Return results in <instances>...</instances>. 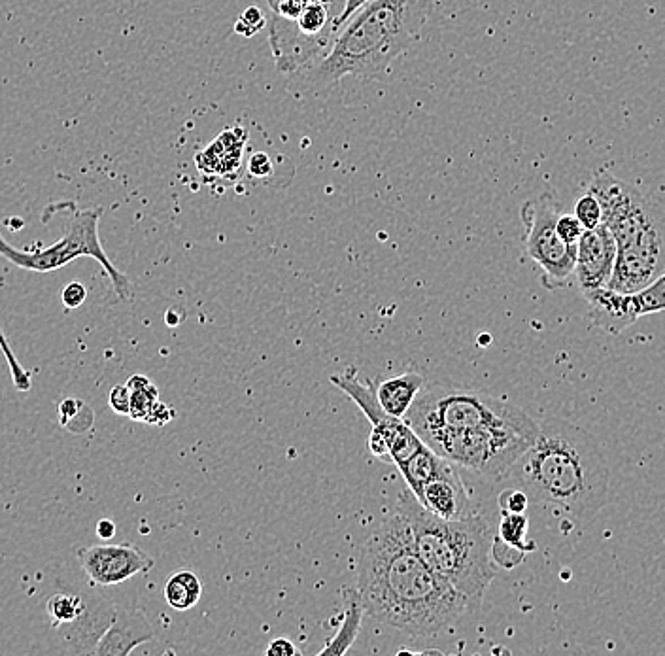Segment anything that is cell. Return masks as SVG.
Returning a JSON list of instances; mask_svg holds the SVG:
<instances>
[{"mask_svg":"<svg viewBox=\"0 0 665 656\" xmlns=\"http://www.w3.org/2000/svg\"><path fill=\"white\" fill-rule=\"evenodd\" d=\"M356 590L371 619L414 638L439 636L471 613L460 592L420 558L409 518L399 505L363 543Z\"/></svg>","mask_w":665,"mask_h":656,"instance_id":"6da1fadb","label":"cell"},{"mask_svg":"<svg viewBox=\"0 0 665 656\" xmlns=\"http://www.w3.org/2000/svg\"><path fill=\"white\" fill-rule=\"evenodd\" d=\"M507 477L531 500L588 522L605 505L611 471L594 435L562 418H546L539 422L537 439Z\"/></svg>","mask_w":665,"mask_h":656,"instance_id":"7a4b0ae2","label":"cell"},{"mask_svg":"<svg viewBox=\"0 0 665 656\" xmlns=\"http://www.w3.org/2000/svg\"><path fill=\"white\" fill-rule=\"evenodd\" d=\"M431 0H371L335 38L324 59L305 70L314 89H329L346 76L382 78L420 38Z\"/></svg>","mask_w":665,"mask_h":656,"instance_id":"3957f363","label":"cell"},{"mask_svg":"<svg viewBox=\"0 0 665 656\" xmlns=\"http://www.w3.org/2000/svg\"><path fill=\"white\" fill-rule=\"evenodd\" d=\"M399 509L409 518L416 551L427 568L456 588L477 611L495 577L494 532L482 515L444 520L405 490Z\"/></svg>","mask_w":665,"mask_h":656,"instance_id":"277c9868","label":"cell"},{"mask_svg":"<svg viewBox=\"0 0 665 656\" xmlns=\"http://www.w3.org/2000/svg\"><path fill=\"white\" fill-rule=\"evenodd\" d=\"M588 191L603 208L618 256L609 288L635 294L665 273V210L645 191L599 171Z\"/></svg>","mask_w":665,"mask_h":656,"instance_id":"5b68a950","label":"cell"},{"mask_svg":"<svg viewBox=\"0 0 665 656\" xmlns=\"http://www.w3.org/2000/svg\"><path fill=\"white\" fill-rule=\"evenodd\" d=\"M537 430L516 426H480L467 430H435L424 433L422 441L444 460L475 475L501 481L512 466L533 445Z\"/></svg>","mask_w":665,"mask_h":656,"instance_id":"8992f818","label":"cell"},{"mask_svg":"<svg viewBox=\"0 0 665 656\" xmlns=\"http://www.w3.org/2000/svg\"><path fill=\"white\" fill-rule=\"evenodd\" d=\"M405 420L420 437L435 430H467L480 426L539 428V422L511 401L448 388H433L422 396L418 394Z\"/></svg>","mask_w":665,"mask_h":656,"instance_id":"52a82bcc","label":"cell"},{"mask_svg":"<svg viewBox=\"0 0 665 656\" xmlns=\"http://www.w3.org/2000/svg\"><path fill=\"white\" fill-rule=\"evenodd\" d=\"M116 609L87 577L59 581L46 596L50 626L65 643L63 649L76 655H93L95 645L114 621Z\"/></svg>","mask_w":665,"mask_h":656,"instance_id":"ba28073f","label":"cell"},{"mask_svg":"<svg viewBox=\"0 0 665 656\" xmlns=\"http://www.w3.org/2000/svg\"><path fill=\"white\" fill-rule=\"evenodd\" d=\"M562 214L560 199L554 191H543L529 199L520 210L526 225V252L545 271L546 288L556 290L575 273L577 246H569L560 239L556 222Z\"/></svg>","mask_w":665,"mask_h":656,"instance_id":"9c48e42d","label":"cell"},{"mask_svg":"<svg viewBox=\"0 0 665 656\" xmlns=\"http://www.w3.org/2000/svg\"><path fill=\"white\" fill-rule=\"evenodd\" d=\"M331 382L346 396L352 398V401L363 411V415L367 416V420L371 422L373 428L380 430L388 437L390 460L395 466H401L418 450L426 447L422 437L412 430V426L405 418H393L382 409L380 401L376 398L375 390L369 384L361 382L354 371L333 375Z\"/></svg>","mask_w":665,"mask_h":656,"instance_id":"30bf717a","label":"cell"},{"mask_svg":"<svg viewBox=\"0 0 665 656\" xmlns=\"http://www.w3.org/2000/svg\"><path fill=\"white\" fill-rule=\"evenodd\" d=\"M78 564L95 587L121 585L154 568V560L137 545H91L76 551Z\"/></svg>","mask_w":665,"mask_h":656,"instance_id":"8fae6325","label":"cell"},{"mask_svg":"<svg viewBox=\"0 0 665 656\" xmlns=\"http://www.w3.org/2000/svg\"><path fill=\"white\" fill-rule=\"evenodd\" d=\"M618 248L611 229L605 224L586 229L577 244L575 277L582 294L609 286L616 265Z\"/></svg>","mask_w":665,"mask_h":656,"instance_id":"7c38bea8","label":"cell"},{"mask_svg":"<svg viewBox=\"0 0 665 656\" xmlns=\"http://www.w3.org/2000/svg\"><path fill=\"white\" fill-rule=\"evenodd\" d=\"M418 501L435 517L460 520L478 513L454 464L446 462L443 469L424 486Z\"/></svg>","mask_w":665,"mask_h":656,"instance_id":"4fadbf2b","label":"cell"},{"mask_svg":"<svg viewBox=\"0 0 665 656\" xmlns=\"http://www.w3.org/2000/svg\"><path fill=\"white\" fill-rule=\"evenodd\" d=\"M154 626L138 609L118 607L114 621L93 649L97 656L131 655L137 647L154 639Z\"/></svg>","mask_w":665,"mask_h":656,"instance_id":"5bb4252c","label":"cell"},{"mask_svg":"<svg viewBox=\"0 0 665 656\" xmlns=\"http://www.w3.org/2000/svg\"><path fill=\"white\" fill-rule=\"evenodd\" d=\"M588 301V320L594 328L603 329L609 335H620L633 326L641 316L635 307L633 294H624L609 286L584 294Z\"/></svg>","mask_w":665,"mask_h":656,"instance_id":"9a60e30c","label":"cell"},{"mask_svg":"<svg viewBox=\"0 0 665 656\" xmlns=\"http://www.w3.org/2000/svg\"><path fill=\"white\" fill-rule=\"evenodd\" d=\"M248 133L242 127H231L223 131L201 154H197V169L206 176H233L239 173L242 154L246 146Z\"/></svg>","mask_w":665,"mask_h":656,"instance_id":"2e32d148","label":"cell"},{"mask_svg":"<svg viewBox=\"0 0 665 656\" xmlns=\"http://www.w3.org/2000/svg\"><path fill=\"white\" fill-rule=\"evenodd\" d=\"M424 388V377L418 373H403L392 379L382 380L376 386V398L382 409L393 418H405L410 407Z\"/></svg>","mask_w":665,"mask_h":656,"instance_id":"e0dca14e","label":"cell"},{"mask_svg":"<svg viewBox=\"0 0 665 656\" xmlns=\"http://www.w3.org/2000/svg\"><path fill=\"white\" fill-rule=\"evenodd\" d=\"M365 615V609L361 604L358 590H346V605L342 613V622L337 630V634L331 638L329 643H325L324 649L320 651V656L346 655L354 641L358 638L359 628H361V619Z\"/></svg>","mask_w":665,"mask_h":656,"instance_id":"ac0fdd59","label":"cell"},{"mask_svg":"<svg viewBox=\"0 0 665 656\" xmlns=\"http://www.w3.org/2000/svg\"><path fill=\"white\" fill-rule=\"evenodd\" d=\"M448 460H444L443 456H439L435 450L424 447L418 450L412 458L407 462H403L399 466V471L407 483V488L414 494V498L418 500L424 486H426L441 469Z\"/></svg>","mask_w":665,"mask_h":656,"instance_id":"d6986e66","label":"cell"},{"mask_svg":"<svg viewBox=\"0 0 665 656\" xmlns=\"http://www.w3.org/2000/svg\"><path fill=\"white\" fill-rule=\"evenodd\" d=\"M203 596V583L193 571H178L165 583V600L174 611H189L199 604Z\"/></svg>","mask_w":665,"mask_h":656,"instance_id":"ffe728a7","label":"cell"},{"mask_svg":"<svg viewBox=\"0 0 665 656\" xmlns=\"http://www.w3.org/2000/svg\"><path fill=\"white\" fill-rule=\"evenodd\" d=\"M127 386L131 390V411L129 416L137 422H146L148 415L152 413L155 403L159 401V390L152 380L144 375H135L127 380Z\"/></svg>","mask_w":665,"mask_h":656,"instance_id":"44dd1931","label":"cell"},{"mask_svg":"<svg viewBox=\"0 0 665 656\" xmlns=\"http://www.w3.org/2000/svg\"><path fill=\"white\" fill-rule=\"evenodd\" d=\"M529 520L526 513H501V520H499V536L497 539L505 545V547H512L516 551L522 553H529L533 549V545L526 543V536H528Z\"/></svg>","mask_w":665,"mask_h":656,"instance_id":"7402d4cb","label":"cell"},{"mask_svg":"<svg viewBox=\"0 0 665 656\" xmlns=\"http://www.w3.org/2000/svg\"><path fill=\"white\" fill-rule=\"evenodd\" d=\"M95 422L93 411L82 399L65 398L59 403V424L70 433H86Z\"/></svg>","mask_w":665,"mask_h":656,"instance_id":"603a6c76","label":"cell"},{"mask_svg":"<svg viewBox=\"0 0 665 656\" xmlns=\"http://www.w3.org/2000/svg\"><path fill=\"white\" fill-rule=\"evenodd\" d=\"M633 301L639 316L665 312V273L650 282L643 290L633 294Z\"/></svg>","mask_w":665,"mask_h":656,"instance_id":"cb8c5ba5","label":"cell"},{"mask_svg":"<svg viewBox=\"0 0 665 656\" xmlns=\"http://www.w3.org/2000/svg\"><path fill=\"white\" fill-rule=\"evenodd\" d=\"M0 350L4 354V360L8 363V369H10V375H12V380H14V386L19 392H29L31 386H33V379H31V373L19 363L12 346L8 343L4 331L0 329Z\"/></svg>","mask_w":665,"mask_h":656,"instance_id":"d4e9b609","label":"cell"},{"mask_svg":"<svg viewBox=\"0 0 665 656\" xmlns=\"http://www.w3.org/2000/svg\"><path fill=\"white\" fill-rule=\"evenodd\" d=\"M573 214L579 218L584 229H596L597 225L603 224V208L596 195L590 191L577 199Z\"/></svg>","mask_w":665,"mask_h":656,"instance_id":"484cf974","label":"cell"},{"mask_svg":"<svg viewBox=\"0 0 665 656\" xmlns=\"http://www.w3.org/2000/svg\"><path fill=\"white\" fill-rule=\"evenodd\" d=\"M267 27V16L257 6H248L235 21V33L244 38H252Z\"/></svg>","mask_w":665,"mask_h":656,"instance_id":"4316f807","label":"cell"},{"mask_svg":"<svg viewBox=\"0 0 665 656\" xmlns=\"http://www.w3.org/2000/svg\"><path fill=\"white\" fill-rule=\"evenodd\" d=\"M308 0H267L271 18L295 21L307 8Z\"/></svg>","mask_w":665,"mask_h":656,"instance_id":"83f0119b","label":"cell"},{"mask_svg":"<svg viewBox=\"0 0 665 656\" xmlns=\"http://www.w3.org/2000/svg\"><path fill=\"white\" fill-rule=\"evenodd\" d=\"M556 229H558L560 239L569 246H577L582 233L586 231L575 214H560L558 222H556Z\"/></svg>","mask_w":665,"mask_h":656,"instance_id":"f1b7e54d","label":"cell"},{"mask_svg":"<svg viewBox=\"0 0 665 656\" xmlns=\"http://www.w3.org/2000/svg\"><path fill=\"white\" fill-rule=\"evenodd\" d=\"M528 505L529 496L522 488H509L499 494L501 513H526Z\"/></svg>","mask_w":665,"mask_h":656,"instance_id":"f546056e","label":"cell"},{"mask_svg":"<svg viewBox=\"0 0 665 656\" xmlns=\"http://www.w3.org/2000/svg\"><path fill=\"white\" fill-rule=\"evenodd\" d=\"M246 171L257 180H267L274 173L273 159L267 152H254L248 157Z\"/></svg>","mask_w":665,"mask_h":656,"instance_id":"4dcf8cb0","label":"cell"},{"mask_svg":"<svg viewBox=\"0 0 665 656\" xmlns=\"http://www.w3.org/2000/svg\"><path fill=\"white\" fill-rule=\"evenodd\" d=\"M108 403H110V407L116 415L129 416V411H131V390H129V386L127 384L114 386L110 390Z\"/></svg>","mask_w":665,"mask_h":656,"instance_id":"1f68e13d","label":"cell"},{"mask_svg":"<svg viewBox=\"0 0 665 656\" xmlns=\"http://www.w3.org/2000/svg\"><path fill=\"white\" fill-rule=\"evenodd\" d=\"M86 299L87 288L82 282H70V284H67L63 288V292H61V301H63V305L67 309H70V311L80 309L86 303Z\"/></svg>","mask_w":665,"mask_h":656,"instance_id":"d6a6232c","label":"cell"},{"mask_svg":"<svg viewBox=\"0 0 665 656\" xmlns=\"http://www.w3.org/2000/svg\"><path fill=\"white\" fill-rule=\"evenodd\" d=\"M369 450H371V454L376 456V458H380L384 462H392L390 460V443H388V437L380 432V430H376V428H373L371 435H369Z\"/></svg>","mask_w":665,"mask_h":656,"instance_id":"836d02e7","label":"cell"},{"mask_svg":"<svg viewBox=\"0 0 665 656\" xmlns=\"http://www.w3.org/2000/svg\"><path fill=\"white\" fill-rule=\"evenodd\" d=\"M174 415H176V413L172 411L171 407L159 399V401L155 403L152 413L146 418V424H150V426H165V424L171 422Z\"/></svg>","mask_w":665,"mask_h":656,"instance_id":"e575fe53","label":"cell"},{"mask_svg":"<svg viewBox=\"0 0 665 656\" xmlns=\"http://www.w3.org/2000/svg\"><path fill=\"white\" fill-rule=\"evenodd\" d=\"M265 655L269 656H295L299 655L295 643L288 638H278L271 641V645L267 647Z\"/></svg>","mask_w":665,"mask_h":656,"instance_id":"d590c367","label":"cell"},{"mask_svg":"<svg viewBox=\"0 0 665 656\" xmlns=\"http://www.w3.org/2000/svg\"><path fill=\"white\" fill-rule=\"evenodd\" d=\"M371 0H346L344 2V10H342L341 18H339V29H342L348 19L352 18L356 12H359L363 6H367ZM341 33V31H339Z\"/></svg>","mask_w":665,"mask_h":656,"instance_id":"8d00e7d4","label":"cell"},{"mask_svg":"<svg viewBox=\"0 0 665 656\" xmlns=\"http://www.w3.org/2000/svg\"><path fill=\"white\" fill-rule=\"evenodd\" d=\"M97 536L101 537V539H106V541L116 536V524H114V520H110V518L99 520V524H97Z\"/></svg>","mask_w":665,"mask_h":656,"instance_id":"74e56055","label":"cell"}]
</instances>
